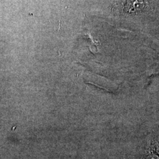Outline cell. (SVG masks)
<instances>
[{"mask_svg":"<svg viewBox=\"0 0 159 159\" xmlns=\"http://www.w3.org/2000/svg\"><path fill=\"white\" fill-rule=\"evenodd\" d=\"M125 9L127 13H134L149 9L147 0H127Z\"/></svg>","mask_w":159,"mask_h":159,"instance_id":"6da1fadb","label":"cell"}]
</instances>
